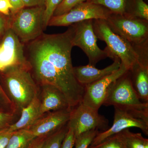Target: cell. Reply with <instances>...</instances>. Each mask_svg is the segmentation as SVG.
<instances>
[{
  "label": "cell",
  "mask_w": 148,
  "mask_h": 148,
  "mask_svg": "<svg viewBox=\"0 0 148 148\" xmlns=\"http://www.w3.org/2000/svg\"><path fill=\"white\" fill-rule=\"evenodd\" d=\"M70 27L63 33H43L24 44L25 54L33 77L39 84L54 86L64 93L71 108L82 101L84 88L77 80L71 59Z\"/></svg>",
  "instance_id": "1"
},
{
  "label": "cell",
  "mask_w": 148,
  "mask_h": 148,
  "mask_svg": "<svg viewBox=\"0 0 148 148\" xmlns=\"http://www.w3.org/2000/svg\"><path fill=\"white\" fill-rule=\"evenodd\" d=\"M0 84L16 110L21 111L38 96L37 82L31 70L13 66L0 71Z\"/></svg>",
  "instance_id": "2"
},
{
  "label": "cell",
  "mask_w": 148,
  "mask_h": 148,
  "mask_svg": "<svg viewBox=\"0 0 148 148\" xmlns=\"http://www.w3.org/2000/svg\"><path fill=\"white\" fill-rule=\"evenodd\" d=\"M103 105L114 106L148 122V103L139 98L128 70L110 86Z\"/></svg>",
  "instance_id": "3"
},
{
  "label": "cell",
  "mask_w": 148,
  "mask_h": 148,
  "mask_svg": "<svg viewBox=\"0 0 148 148\" xmlns=\"http://www.w3.org/2000/svg\"><path fill=\"white\" fill-rule=\"evenodd\" d=\"M93 31L97 38L105 42L112 59L115 57L129 70L138 59V55L131 44L119 35L114 33L103 19L93 20Z\"/></svg>",
  "instance_id": "4"
},
{
  "label": "cell",
  "mask_w": 148,
  "mask_h": 148,
  "mask_svg": "<svg viewBox=\"0 0 148 148\" xmlns=\"http://www.w3.org/2000/svg\"><path fill=\"white\" fill-rule=\"evenodd\" d=\"M45 6L21 9L10 14V28L21 42L27 43L40 36L45 31L43 16Z\"/></svg>",
  "instance_id": "5"
},
{
  "label": "cell",
  "mask_w": 148,
  "mask_h": 148,
  "mask_svg": "<svg viewBox=\"0 0 148 148\" xmlns=\"http://www.w3.org/2000/svg\"><path fill=\"white\" fill-rule=\"evenodd\" d=\"M92 19L77 22L69 26L73 46L79 47L88 58V65L95 66L101 60L110 57L106 48L102 50L97 45L98 38L93 28Z\"/></svg>",
  "instance_id": "6"
},
{
  "label": "cell",
  "mask_w": 148,
  "mask_h": 148,
  "mask_svg": "<svg viewBox=\"0 0 148 148\" xmlns=\"http://www.w3.org/2000/svg\"><path fill=\"white\" fill-rule=\"evenodd\" d=\"M111 30L132 46L148 41V20L128 16L111 14L106 20Z\"/></svg>",
  "instance_id": "7"
},
{
  "label": "cell",
  "mask_w": 148,
  "mask_h": 148,
  "mask_svg": "<svg viewBox=\"0 0 148 148\" xmlns=\"http://www.w3.org/2000/svg\"><path fill=\"white\" fill-rule=\"evenodd\" d=\"M67 126L73 130L75 138L94 129L101 132L109 128V121L105 116L82 102L72 108Z\"/></svg>",
  "instance_id": "8"
},
{
  "label": "cell",
  "mask_w": 148,
  "mask_h": 148,
  "mask_svg": "<svg viewBox=\"0 0 148 148\" xmlns=\"http://www.w3.org/2000/svg\"><path fill=\"white\" fill-rule=\"evenodd\" d=\"M112 12L103 6L89 2H84L61 15L52 16L48 26L67 27L89 19L106 20Z\"/></svg>",
  "instance_id": "9"
},
{
  "label": "cell",
  "mask_w": 148,
  "mask_h": 148,
  "mask_svg": "<svg viewBox=\"0 0 148 148\" xmlns=\"http://www.w3.org/2000/svg\"><path fill=\"white\" fill-rule=\"evenodd\" d=\"M13 66L31 69L25 56L24 44L9 28L0 36V71Z\"/></svg>",
  "instance_id": "10"
},
{
  "label": "cell",
  "mask_w": 148,
  "mask_h": 148,
  "mask_svg": "<svg viewBox=\"0 0 148 148\" xmlns=\"http://www.w3.org/2000/svg\"><path fill=\"white\" fill-rule=\"evenodd\" d=\"M114 119L112 126L106 131L98 132L90 146L97 145L106 138L130 127L139 128L144 134L148 135V122L134 116L126 111L114 108Z\"/></svg>",
  "instance_id": "11"
},
{
  "label": "cell",
  "mask_w": 148,
  "mask_h": 148,
  "mask_svg": "<svg viewBox=\"0 0 148 148\" xmlns=\"http://www.w3.org/2000/svg\"><path fill=\"white\" fill-rule=\"evenodd\" d=\"M127 71L128 70L121 63L119 69L112 73L85 86L82 102L98 111L103 105L110 86Z\"/></svg>",
  "instance_id": "12"
},
{
  "label": "cell",
  "mask_w": 148,
  "mask_h": 148,
  "mask_svg": "<svg viewBox=\"0 0 148 148\" xmlns=\"http://www.w3.org/2000/svg\"><path fill=\"white\" fill-rule=\"evenodd\" d=\"M72 108L52 111L41 117L29 130L36 138L47 137L62 128L68 123Z\"/></svg>",
  "instance_id": "13"
},
{
  "label": "cell",
  "mask_w": 148,
  "mask_h": 148,
  "mask_svg": "<svg viewBox=\"0 0 148 148\" xmlns=\"http://www.w3.org/2000/svg\"><path fill=\"white\" fill-rule=\"evenodd\" d=\"M112 60V64L102 69L89 65L74 67V73L77 80L84 87L109 75L118 70L121 65L120 60L118 57H115Z\"/></svg>",
  "instance_id": "14"
},
{
  "label": "cell",
  "mask_w": 148,
  "mask_h": 148,
  "mask_svg": "<svg viewBox=\"0 0 148 148\" xmlns=\"http://www.w3.org/2000/svg\"><path fill=\"white\" fill-rule=\"evenodd\" d=\"M42 88V99L40 100V117L47 112L71 108L65 95L54 86L40 84Z\"/></svg>",
  "instance_id": "15"
},
{
  "label": "cell",
  "mask_w": 148,
  "mask_h": 148,
  "mask_svg": "<svg viewBox=\"0 0 148 148\" xmlns=\"http://www.w3.org/2000/svg\"><path fill=\"white\" fill-rule=\"evenodd\" d=\"M128 71L132 86L139 98L148 103V61L138 60Z\"/></svg>",
  "instance_id": "16"
},
{
  "label": "cell",
  "mask_w": 148,
  "mask_h": 148,
  "mask_svg": "<svg viewBox=\"0 0 148 148\" xmlns=\"http://www.w3.org/2000/svg\"><path fill=\"white\" fill-rule=\"evenodd\" d=\"M40 100L38 96L21 111L20 119L8 128L9 132H13L23 129H29L40 118Z\"/></svg>",
  "instance_id": "17"
},
{
  "label": "cell",
  "mask_w": 148,
  "mask_h": 148,
  "mask_svg": "<svg viewBox=\"0 0 148 148\" xmlns=\"http://www.w3.org/2000/svg\"><path fill=\"white\" fill-rule=\"evenodd\" d=\"M29 129L13 132L6 148H29L35 139Z\"/></svg>",
  "instance_id": "18"
},
{
  "label": "cell",
  "mask_w": 148,
  "mask_h": 148,
  "mask_svg": "<svg viewBox=\"0 0 148 148\" xmlns=\"http://www.w3.org/2000/svg\"><path fill=\"white\" fill-rule=\"evenodd\" d=\"M124 14L148 20V5L144 0H127Z\"/></svg>",
  "instance_id": "19"
},
{
  "label": "cell",
  "mask_w": 148,
  "mask_h": 148,
  "mask_svg": "<svg viewBox=\"0 0 148 148\" xmlns=\"http://www.w3.org/2000/svg\"><path fill=\"white\" fill-rule=\"evenodd\" d=\"M124 142L126 148H143L145 138L141 133H134L129 129L124 130L118 133Z\"/></svg>",
  "instance_id": "20"
},
{
  "label": "cell",
  "mask_w": 148,
  "mask_h": 148,
  "mask_svg": "<svg viewBox=\"0 0 148 148\" xmlns=\"http://www.w3.org/2000/svg\"><path fill=\"white\" fill-rule=\"evenodd\" d=\"M89 2L103 6L112 13L123 14L127 0H87Z\"/></svg>",
  "instance_id": "21"
},
{
  "label": "cell",
  "mask_w": 148,
  "mask_h": 148,
  "mask_svg": "<svg viewBox=\"0 0 148 148\" xmlns=\"http://www.w3.org/2000/svg\"><path fill=\"white\" fill-rule=\"evenodd\" d=\"M68 130L67 124L58 131L47 136L42 148H60Z\"/></svg>",
  "instance_id": "22"
},
{
  "label": "cell",
  "mask_w": 148,
  "mask_h": 148,
  "mask_svg": "<svg viewBox=\"0 0 148 148\" xmlns=\"http://www.w3.org/2000/svg\"><path fill=\"white\" fill-rule=\"evenodd\" d=\"M99 132L98 129L92 130L79 135L76 138L75 148H88Z\"/></svg>",
  "instance_id": "23"
},
{
  "label": "cell",
  "mask_w": 148,
  "mask_h": 148,
  "mask_svg": "<svg viewBox=\"0 0 148 148\" xmlns=\"http://www.w3.org/2000/svg\"><path fill=\"white\" fill-rule=\"evenodd\" d=\"M93 147L97 148H126L118 133L106 138L100 144Z\"/></svg>",
  "instance_id": "24"
},
{
  "label": "cell",
  "mask_w": 148,
  "mask_h": 148,
  "mask_svg": "<svg viewBox=\"0 0 148 148\" xmlns=\"http://www.w3.org/2000/svg\"><path fill=\"white\" fill-rule=\"evenodd\" d=\"M63 0H45V11L44 13V28L45 31L48 27L49 21L53 16L56 9Z\"/></svg>",
  "instance_id": "25"
},
{
  "label": "cell",
  "mask_w": 148,
  "mask_h": 148,
  "mask_svg": "<svg viewBox=\"0 0 148 148\" xmlns=\"http://www.w3.org/2000/svg\"><path fill=\"white\" fill-rule=\"evenodd\" d=\"M17 111L0 84V112L15 114Z\"/></svg>",
  "instance_id": "26"
},
{
  "label": "cell",
  "mask_w": 148,
  "mask_h": 148,
  "mask_svg": "<svg viewBox=\"0 0 148 148\" xmlns=\"http://www.w3.org/2000/svg\"><path fill=\"white\" fill-rule=\"evenodd\" d=\"M87 0H63L56 9L53 16H57L67 13L77 5Z\"/></svg>",
  "instance_id": "27"
},
{
  "label": "cell",
  "mask_w": 148,
  "mask_h": 148,
  "mask_svg": "<svg viewBox=\"0 0 148 148\" xmlns=\"http://www.w3.org/2000/svg\"><path fill=\"white\" fill-rule=\"evenodd\" d=\"M75 135L73 130L68 127V131L61 144L60 148H73L75 146Z\"/></svg>",
  "instance_id": "28"
},
{
  "label": "cell",
  "mask_w": 148,
  "mask_h": 148,
  "mask_svg": "<svg viewBox=\"0 0 148 148\" xmlns=\"http://www.w3.org/2000/svg\"><path fill=\"white\" fill-rule=\"evenodd\" d=\"M15 114L0 112V131L8 128L13 123Z\"/></svg>",
  "instance_id": "29"
},
{
  "label": "cell",
  "mask_w": 148,
  "mask_h": 148,
  "mask_svg": "<svg viewBox=\"0 0 148 148\" xmlns=\"http://www.w3.org/2000/svg\"><path fill=\"white\" fill-rule=\"evenodd\" d=\"M10 16H7L0 12V36L10 28Z\"/></svg>",
  "instance_id": "30"
},
{
  "label": "cell",
  "mask_w": 148,
  "mask_h": 148,
  "mask_svg": "<svg viewBox=\"0 0 148 148\" xmlns=\"http://www.w3.org/2000/svg\"><path fill=\"white\" fill-rule=\"evenodd\" d=\"M13 132L7 129L0 131V148H6Z\"/></svg>",
  "instance_id": "31"
},
{
  "label": "cell",
  "mask_w": 148,
  "mask_h": 148,
  "mask_svg": "<svg viewBox=\"0 0 148 148\" xmlns=\"http://www.w3.org/2000/svg\"><path fill=\"white\" fill-rule=\"evenodd\" d=\"M12 8L9 0H0V12L1 13L9 16L10 15V10Z\"/></svg>",
  "instance_id": "32"
},
{
  "label": "cell",
  "mask_w": 148,
  "mask_h": 148,
  "mask_svg": "<svg viewBox=\"0 0 148 148\" xmlns=\"http://www.w3.org/2000/svg\"><path fill=\"white\" fill-rule=\"evenodd\" d=\"M12 8L10 10V14H13L25 7L22 0H9Z\"/></svg>",
  "instance_id": "33"
},
{
  "label": "cell",
  "mask_w": 148,
  "mask_h": 148,
  "mask_svg": "<svg viewBox=\"0 0 148 148\" xmlns=\"http://www.w3.org/2000/svg\"><path fill=\"white\" fill-rule=\"evenodd\" d=\"M25 7L44 5L45 0H22Z\"/></svg>",
  "instance_id": "34"
},
{
  "label": "cell",
  "mask_w": 148,
  "mask_h": 148,
  "mask_svg": "<svg viewBox=\"0 0 148 148\" xmlns=\"http://www.w3.org/2000/svg\"><path fill=\"white\" fill-rule=\"evenodd\" d=\"M47 137L37 138L35 139L29 148H42L44 140Z\"/></svg>",
  "instance_id": "35"
},
{
  "label": "cell",
  "mask_w": 148,
  "mask_h": 148,
  "mask_svg": "<svg viewBox=\"0 0 148 148\" xmlns=\"http://www.w3.org/2000/svg\"><path fill=\"white\" fill-rule=\"evenodd\" d=\"M143 148H148V140L147 138H145V139Z\"/></svg>",
  "instance_id": "36"
},
{
  "label": "cell",
  "mask_w": 148,
  "mask_h": 148,
  "mask_svg": "<svg viewBox=\"0 0 148 148\" xmlns=\"http://www.w3.org/2000/svg\"><path fill=\"white\" fill-rule=\"evenodd\" d=\"M88 148H97L95 147H90V146H89V147H88Z\"/></svg>",
  "instance_id": "37"
}]
</instances>
